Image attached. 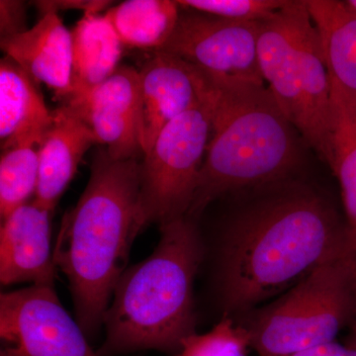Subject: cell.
<instances>
[{"instance_id":"cell-7","label":"cell","mask_w":356,"mask_h":356,"mask_svg":"<svg viewBox=\"0 0 356 356\" xmlns=\"http://www.w3.org/2000/svg\"><path fill=\"white\" fill-rule=\"evenodd\" d=\"M207 79V77H206ZM212 129L207 88L191 109L170 122L140 163L143 226L185 217L197 187Z\"/></svg>"},{"instance_id":"cell-6","label":"cell","mask_w":356,"mask_h":356,"mask_svg":"<svg viewBox=\"0 0 356 356\" xmlns=\"http://www.w3.org/2000/svg\"><path fill=\"white\" fill-rule=\"evenodd\" d=\"M356 322V257L318 266L280 299L238 318L259 356H288L336 341Z\"/></svg>"},{"instance_id":"cell-11","label":"cell","mask_w":356,"mask_h":356,"mask_svg":"<svg viewBox=\"0 0 356 356\" xmlns=\"http://www.w3.org/2000/svg\"><path fill=\"white\" fill-rule=\"evenodd\" d=\"M142 96L143 147H153L159 134L205 95L204 70L181 58L156 51L139 70Z\"/></svg>"},{"instance_id":"cell-8","label":"cell","mask_w":356,"mask_h":356,"mask_svg":"<svg viewBox=\"0 0 356 356\" xmlns=\"http://www.w3.org/2000/svg\"><path fill=\"white\" fill-rule=\"evenodd\" d=\"M0 337L2 348L17 356H102L65 310L54 286L1 293Z\"/></svg>"},{"instance_id":"cell-3","label":"cell","mask_w":356,"mask_h":356,"mask_svg":"<svg viewBox=\"0 0 356 356\" xmlns=\"http://www.w3.org/2000/svg\"><path fill=\"white\" fill-rule=\"evenodd\" d=\"M204 72L212 129L186 215L195 221L217 199L298 175L304 143L264 84Z\"/></svg>"},{"instance_id":"cell-29","label":"cell","mask_w":356,"mask_h":356,"mask_svg":"<svg viewBox=\"0 0 356 356\" xmlns=\"http://www.w3.org/2000/svg\"><path fill=\"white\" fill-rule=\"evenodd\" d=\"M351 254H355V257H356V247L353 248V252H351Z\"/></svg>"},{"instance_id":"cell-27","label":"cell","mask_w":356,"mask_h":356,"mask_svg":"<svg viewBox=\"0 0 356 356\" xmlns=\"http://www.w3.org/2000/svg\"><path fill=\"white\" fill-rule=\"evenodd\" d=\"M346 2V6H348V8L353 11V13L356 14V0H348Z\"/></svg>"},{"instance_id":"cell-18","label":"cell","mask_w":356,"mask_h":356,"mask_svg":"<svg viewBox=\"0 0 356 356\" xmlns=\"http://www.w3.org/2000/svg\"><path fill=\"white\" fill-rule=\"evenodd\" d=\"M331 168L341 186L350 252L356 247V102L331 86Z\"/></svg>"},{"instance_id":"cell-14","label":"cell","mask_w":356,"mask_h":356,"mask_svg":"<svg viewBox=\"0 0 356 356\" xmlns=\"http://www.w3.org/2000/svg\"><path fill=\"white\" fill-rule=\"evenodd\" d=\"M7 57L34 79L55 91L58 97L72 93V32L57 13L44 14L34 27L9 38L1 39Z\"/></svg>"},{"instance_id":"cell-1","label":"cell","mask_w":356,"mask_h":356,"mask_svg":"<svg viewBox=\"0 0 356 356\" xmlns=\"http://www.w3.org/2000/svg\"><path fill=\"white\" fill-rule=\"evenodd\" d=\"M231 194L216 247L224 316L242 317L350 252L346 219L324 191L298 175Z\"/></svg>"},{"instance_id":"cell-13","label":"cell","mask_w":356,"mask_h":356,"mask_svg":"<svg viewBox=\"0 0 356 356\" xmlns=\"http://www.w3.org/2000/svg\"><path fill=\"white\" fill-rule=\"evenodd\" d=\"M53 123L39 144V180L34 202L53 211L69 186L89 147L98 144L95 133L67 105L53 111Z\"/></svg>"},{"instance_id":"cell-24","label":"cell","mask_w":356,"mask_h":356,"mask_svg":"<svg viewBox=\"0 0 356 356\" xmlns=\"http://www.w3.org/2000/svg\"><path fill=\"white\" fill-rule=\"evenodd\" d=\"M110 2L108 1H37L36 6L39 7L40 11L44 14L57 13L58 10L62 9H83L86 14H97L105 8Z\"/></svg>"},{"instance_id":"cell-28","label":"cell","mask_w":356,"mask_h":356,"mask_svg":"<svg viewBox=\"0 0 356 356\" xmlns=\"http://www.w3.org/2000/svg\"><path fill=\"white\" fill-rule=\"evenodd\" d=\"M0 356H17V355H13V353H10V351L6 350V348H1V351H0Z\"/></svg>"},{"instance_id":"cell-5","label":"cell","mask_w":356,"mask_h":356,"mask_svg":"<svg viewBox=\"0 0 356 356\" xmlns=\"http://www.w3.org/2000/svg\"><path fill=\"white\" fill-rule=\"evenodd\" d=\"M259 69L264 83L307 146L330 166L331 83L305 0H288L259 22Z\"/></svg>"},{"instance_id":"cell-23","label":"cell","mask_w":356,"mask_h":356,"mask_svg":"<svg viewBox=\"0 0 356 356\" xmlns=\"http://www.w3.org/2000/svg\"><path fill=\"white\" fill-rule=\"evenodd\" d=\"M25 4L22 1H0V34L1 39L9 38L27 31Z\"/></svg>"},{"instance_id":"cell-20","label":"cell","mask_w":356,"mask_h":356,"mask_svg":"<svg viewBox=\"0 0 356 356\" xmlns=\"http://www.w3.org/2000/svg\"><path fill=\"white\" fill-rule=\"evenodd\" d=\"M39 145L24 143L2 151L0 159V215L6 219L36 194Z\"/></svg>"},{"instance_id":"cell-17","label":"cell","mask_w":356,"mask_h":356,"mask_svg":"<svg viewBox=\"0 0 356 356\" xmlns=\"http://www.w3.org/2000/svg\"><path fill=\"white\" fill-rule=\"evenodd\" d=\"M72 90L79 97L104 83L118 69L123 46L106 17L84 14L72 31Z\"/></svg>"},{"instance_id":"cell-10","label":"cell","mask_w":356,"mask_h":356,"mask_svg":"<svg viewBox=\"0 0 356 356\" xmlns=\"http://www.w3.org/2000/svg\"><path fill=\"white\" fill-rule=\"evenodd\" d=\"M65 102L88 124L112 159L145 156L139 70L122 65L100 86Z\"/></svg>"},{"instance_id":"cell-12","label":"cell","mask_w":356,"mask_h":356,"mask_svg":"<svg viewBox=\"0 0 356 356\" xmlns=\"http://www.w3.org/2000/svg\"><path fill=\"white\" fill-rule=\"evenodd\" d=\"M51 211L27 203L2 220L0 281L54 286L56 266L51 248Z\"/></svg>"},{"instance_id":"cell-9","label":"cell","mask_w":356,"mask_h":356,"mask_svg":"<svg viewBox=\"0 0 356 356\" xmlns=\"http://www.w3.org/2000/svg\"><path fill=\"white\" fill-rule=\"evenodd\" d=\"M259 22L225 19L189 10L180 13L172 36L159 51L199 69L264 84L259 63Z\"/></svg>"},{"instance_id":"cell-2","label":"cell","mask_w":356,"mask_h":356,"mask_svg":"<svg viewBox=\"0 0 356 356\" xmlns=\"http://www.w3.org/2000/svg\"><path fill=\"white\" fill-rule=\"evenodd\" d=\"M140 163L96 151L88 184L65 213L54 262L69 280L76 321L86 337L103 325L115 287L125 273L140 217Z\"/></svg>"},{"instance_id":"cell-15","label":"cell","mask_w":356,"mask_h":356,"mask_svg":"<svg viewBox=\"0 0 356 356\" xmlns=\"http://www.w3.org/2000/svg\"><path fill=\"white\" fill-rule=\"evenodd\" d=\"M53 112L32 79L13 58L0 60V144L1 149L24 143L40 144L53 123Z\"/></svg>"},{"instance_id":"cell-26","label":"cell","mask_w":356,"mask_h":356,"mask_svg":"<svg viewBox=\"0 0 356 356\" xmlns=\"http://www.w3.org/2000/svg\"><path fill=\"white\" fill-rule=\"evenodd\" d=\"M350 334L348 336V341H346V343L348 346H353V348H356V322L355 324L351 325L350 327Z\"/></svg>"},{"instance_id":"cell-4","label":"cell","mask_w":356,"mask_h":356,"mask_svg":"<svg viewBox=\"0 0 356 356\" xmlns=\"http://www.w3.org/2000/svg\"><path fill=\"white\" fill-rule=\"evenodd\" d=\"M205 254L195 220L161 225L153 254L127 268L115 287L103 324L102 356L156 350L177 355L195 332L193 282Z\"/></svg>"},{"instance_id":"cell-19","label":"cell","mask_w":356,"mask_h":356,"mask_svg":"<svg viewBox=\"0 0 356 356\" xmlns=\"http://www.w3.org/2000/svg\"><path fill=\"white\" fill-rule=\"evenodd\" d=\"M178 8L177 2L170 0H128L107 10L105 17L124 46L156 51L172 36Z\"/></svg>"},{"instance_id":"cell-16","label":"cell","mask_w":356,"mask_h":356,"mask_svg":"<svg viewBox=\"0 0 356 356\" xmlns=\"http://www.w3.org/2000/svg\"><path fill=\"white\" fill-rule=\"evenodd\" d=\"M331 86L356 102V14L344 1L305 0Z\"/></svg>"},{"instance_id":"cell-21","label":"cell","mask_w":356,"mask_h":356,"mask_svg":"<svg viewBox=\"0 0 356 356\" xmlns=\"http://www.w3.org/2000/svg\"><path fill=\"white\" fill-rule=\"evenodd\" d=\"M250 337L233 318L222 316L210 332L185 337L181 348L172 356H247Z\"/></svg>"},{"instance_id":"cell-25","label":"cell","mask_w":356,"mask_h":356,"mask_svg":"<svg viewBox=\"0 0 356 356\" xmlns=\"http://www.w3.org/2000/svg\"><path fill=\"white\" fill-rule=\"evenodd\" d=\"M288 356H356V348L334 341Z\"/></svg>"},{"instance_id":"cell-22","label":"cell","mask_w":356,"mask_h":356,"mask_svg":"<svg viewBox=\"0 0 356 356\" xmlns=\"http://www.w3.org/2000/svg\"><path fill=\"white\" fill-rule=\"evenodd\" d=\"M179 7L242 22H261L286 6L288 0H180Z\"/></svg>"}]
</instances>
